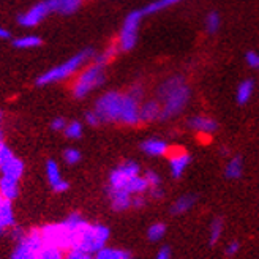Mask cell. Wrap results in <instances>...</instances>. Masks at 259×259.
I'll return each mask as SVG.
<instances>
[{"label": "cell", "instance_id": "10", "mask_svg": "<svg viewBox=\"0 0 259 259\" xmlns=\"http://www.w3.org/2000/svg\"><path fill=\"white\" fill-rule=\"evenodd\" d=\"M167 158H169V172H171L172 179H176V180L182 177L185 174V171L188 169V166L191 164V155L182 149L169 150Z\"/></svg>", "mask_w": 259, "mask_h": 259}, {"label": "cell", "instance_id": "23", "mask_svg": "<svg viewBox=\"0 0 259 259\" xmlns=\"http://www.w3.org/2000/svg\"><path fill=\"white\" fill-rule=\"evenodd\" d=\"M223 231H225V222L222 217H215L212 222H210V226H209V245L210 247H215V245L220 242L223 236Z\"/></svg>", "mask_w": 259, "mask_h": 259}, {"label": "cell", "instance_id": "7", "mask_svg": "<svg viewBox=\"0 0 259 259\" xmlns=\"http://www.w3.org/2000/svg\"><path fill=\"white\" fill-rule=\"evenodd\" d=\"M139 174H141V166L133 160H126V161L117 164L111 171L109 180H108V190L126 191L128 185L132 184V180L135 177H138Z\"/></svg>", "mask_w": 259, "mask_h": 259}, {"label": "cell", "instance_id": "11", "mask_svg": "<svg viewBox=\"0 0 259 259\" xmlns=\"http://www.w3.org/2000/svg\"><path fill=\"white\" fill-rule=\"evenodd\" d=\"M187 125L191 132H194L196 135H202V136H212L218 130L217 120L209 117V115H204V114L193 115V117L188 119Z\"/></svg>", "mask_w": 259, "mask_h": 259}, {"label": "cell", "instance_id": "25", "mask_svg": "<svg viewBox=\"0 0 259 259\" xmlns=\"http://www.w3.org/2000/svg\"><path fill=\"white\" fill-rule=\"evenodd\" d=\"M95 256L98 259H132V254H130V251L122 250V248H112V247L101 248Z\"/></svg>", "mask_w": 259, "mask_h": 259}, {"label": "cell", "instance_id": "35", "mask_svg": "<svg viewBox=\"0 0 259 259\" xmlns=\"http://www.w3.org/2000/svg\"><path fill=\"white\" fill-rule=\"evenodd\" d=\"M245 62H247V65L251 70H259V53H256V51H248V53L245 54Z\"/></svg>", "mask_w": 259, "mask_h": 259}, {"label": "cell", "instance_id": "27", "mask_svg": "<svg viewBox=\"0 0 259 259\" xmlns=\"http://www.w3.org/2000/svg\"><path fill=\"white\" fill-rule=\"evenodd\" d=\"M179 2H182V0H155V2H150L147 7L142 8V13H144V16L146 15H155V13H158L167 7H172Z\"/></svg>", "mask_w": 259, "mask_h": 259}, {"label": "cell", "instance_id": "6", "mask_svg": "<svg viewBox=\"0 0 259 259\" xmlns=\"http://www.w3.org/2000/svg\"><path fill=\"white\" fill-rule=\"evenodd\" d=\"M142 18H144L142 10H135L125 18L120 33H119V40H117V46L123 53H128V51H132L136 46Z\"/></svg>", "mask_w": 259, "mask_h": 259}, {"label": "cell", "instance_id": "21", "mask_svg": "<svg viewBox=\"0 0 259 259\" xmlns=\"http://www.w3.org/2000/svg\"><path fill=\"white\" fill-rule=\"evenodd\" d=\"M243 176V160L239 155L231 157L225 166V177L229 180H237Z\"/></svg>", "mask_w": 259, "mask_h": 259}, {"label": "cell", "instance_id": "36", "mask_svg": "<svg viewBox=\"0 0 259 259\" xmlns=\"http://www.w3.org/2000/svg\"><path fill=\"white\" fill-rule=\"evenodd\" d=\"M146 205H147L146 194H138V196H133L132 209H142V207H146Z\"/></svg>", "mask_w": 259, "mask_h": 259}, {"label": "cell", "instance_id": "37", "mask_svg": "<svg viewBox=\"0 0 259 259\" xmlns=\"http://www.w3.org/2000/svg\"><path fill=\"white\" fill-rule=\"evenodd\" d=\"M85 122L90 125V126H98L101 123L100 117H98V114L95 111H89L85 112Z\"/></svg>", "mask_w": 259, "mask_h": 259}, {"label": "cell", "instance_id": "28", "mask_svg": "<svg viewBox=\"0 0 259 259\" xmlns=\"http://www.w3.org/2000/svg\"><path fill=\"white\" fill-rule=\"evenodd\" d=\"M166 231H167V228L164 223H161V222L152 223L147 229V239L150 242H160L166 236Z\"/></svg>", "mask_w": 259, "mask_h": 259}, {"label": "cell", "instance_id": "40", "mask_svg": "<svg viewBox=\"0 0 259 259\" xmlns=\"http://www.w3.org/2000/svg\"><path fill=\"white\" fill-rule=\"evenodd\" d=\"M149 196L152 198V199H163L164 198V190H163V187H157V188H150L149 191Z\"/></svg>", "mask_w": 259, "mask_h": 259}, {"label": "cell", "instance_id": "32", "mask_svg": "<svg viewBox=\"0 0 259 259\" xmlns=\"http://www.w3.org/2000/svg\"><path fill=\"white\" fill-rule=\"evenodd\" d=\"M81 158H82V155H81V152L77 150V149L68 147V149L63 150V161L67 163V164H70V166L77 164V163L81 161Z\"/></svg>", "mask_w": 259, "mask_h": 259}, {"label": "cell", "instance_id": "18", "mask_svg": "<svg viewBox=\"0 0 259 259\" xmlns=\"http://www.w3.org/2000/svg\"><path fill=\"white\" fill-rule=\"evenodd\" d=\"M141 123H150L155 120H161V105L158 100H149L141 103Z\"/></svg>", "mask_w": 259, "mask_h": 259}, {"label": "cell", "instance_id": "13", "mask_svg": "<svg viewBox=\"0 0 259 259\" xmlns=\"http://www.w3.org/2000/svg\"><path fill=\"white\" fill-rule=\"evenodd\" d=\"M15 228V210H13V201L7 199L0 194V236L7 234Z\"/></svg>", "mask_w": 259, "mask_h": 259}, {"label": "cell", "instance_id": "9", "mask_svg": "<svg viewBox=\"0 0 259 259\" xmlns=\"http://www.w3.org/2000/svg\"><path fill=\"white\" fill-rule=\"evenodd\" d=\"M49 13H51V10H49V5L46 0L45 2H38L33 7H30L27 11L21 13L18 16V24L21 27H27V29L36 27L38 24L43 22L48 18Z\"/></svg>", "mask_w": 259, "mask_h": 259}, {"label": "cell", "instance_id": "31", "mask_svg": "<svg viewBox=\"0 0 259 259\" xmlns=\"http://www.w3.org/2000/svg\"><path fill=\"white\" fill-rule=\"evenodd\" d=\"M65 136H67L68 139H79L82 138V133H84V126L81 122L77 120H73V122H68L67 126H65L63 130Z\"/></svg>", "mask_w": 259, "mask_h": 259}, {"label": "cell", "instance_id": "34", "mask_svg": "<svg viewBox=\"0 0 259 259\" xmlns=\"http://www.w3.org/2000/svg\"><path fill=\"white\" fill-rule=\"evenodd\" d=\"M240 251V242L239 240H231L226 243L225 247V256L228 257H236V254H239Z\"/></svg>", "mask_w": 259, "mask_h": 259}, {"label": "cell", "instance_id": "26", "mask_svg": "<svg viewBox=\"0 0 259 259\" xmlns=\"http://www.w3.org/2000/svg\"><path fill=\"white\" fill-rule=\"evenodd\" d=\"M63 254H65L63 250L46 243H41V247L36 250V259H62Z\"/></svg>", "mask_w": 259, "mask_h": 259}, {"label": "cell", "instance_id": "41", "mask_svg": "<svg viewBox=\"0 0 259 259\" xmlns=\"http://www.w3.org/2000/svg\"><path fill=\"white\" fill-rule=\"evenodd\" d=\"M87 254L81 253V251H77V250H68L67 253L63 254L62 259H85Z\"/></svg>", "mask_w": 259, "mask_h": 259}, {"label": "cell", "instance_id": "16", "mask_svg": "<svg viewBox=\"0 0 259 259\" xmlns=\"http://www.w3.org/2000/svg\"><path fill=\"white\" fill-rule=\"evenodd\" d=\"M51 13H57L62 16H70L81 8L84 0H46Z\"/></svg>", "mask_w": 259, "mask_h": 259}, {"label": "cell", "instance_id": "22", "mask_svg": "<svg viewBox=\"0 0 259 259\" xmlns=\"http://www.w3.org/2000/svg\"><path fill=\"white\" fill-rule=\"evenodd\" d=\"M0 194L10 201H15L19 196V182L0 176Z\"/></svg>", "mask_w": 259, "mask_h": 259}, {"label": "cell", "instance_id": "4", "mask_svg": "<svg viewBox=\"0 0 259 259\" xmlns=\"http://www.w3.org/2000/svg\"><path fill=\"white\" fill-rule=\"evenodd\" d=\"M94 49H84L81 53L74 54L73 57H70L68 60H65L56 67L49 68L48 71H45L43 74L38 76L36 79V85H49V84H54V82H60L71 77L73 74L79 73L84 65H87L89 60L94 59Z\"/></svg>", "mask_w": 259, "mask_h": 259}, {"label": "cell", "instance_id": "20", "mask_svg": "<svg viewBox=\"0 0 259 259\" xmlns=\"http://www.w3.org/2000/svg\"><path fill=\"white\" fill-rule=\"evenodd\" d=\"M254 90H256V85H254V81L251 79H243L237 89H236V100L239 105H247V103L253 98L254 95Z\"/></svg>", "mask_w": 259, "mask_h": 259}, {"label": "cell", "instance_id": "24", "mask_svg": "<svg viewBox=\"0 0 259 259\" xmlns=\"http://www.w3.org/2000/svg\"><path fill=\"white\" fill-rule=\"evenodd\" d=\"M41 43L43 40L38 35H22L13 41V46L16 49H35L38 46H41Z\"/></svg>", "mask_w": 259, "mask_h": 259}, {"label": "cell", "instance_id": "5", "mask_svg": "<svg viewBox=\"0 0 259 259\" xmlns=\"http://www.w3.org/2000/svg\"><path fill=\"white\" fill-rule=\"evenodd\" d=\"M106 81V71L105 65L100 63H90L84 67L79 73H77L76 79L73 82V97L77 100H82L87 95H90L94 90L100 89Z\"/></svg>", "mask_w": 259, "mask_h": 259}, {"label": "cell", "instance_id": "19", "mask_svg": "<svg viewBox=\"0 0 259 259\" xmlns=\"http://www.w3.org/2000/svg\"><path fill=\"white\" fill-rule=\"evenodd\" d=\"M198 202V196L196 194H193V193H187V194H182V196H179L172 204H171V215L174 217H180V215H185L188 213L194 204Z\"/></svg>", "mask_w": 259, "mask_h": 259}, {"label": "cell", "instance_id": "39", "mask_svg": "<svg viewBox=\"0 0 259 259\" xmlns=\"http://www.w3.org/2000/svg\"><path fill=\"white\" fill-rule=\"evenodd\" d=\"M67 120H65L63 117H56L53 119V122H51V128L54 130V132H63L65 126H67Z\"/></svg>", "mask_w": 259, "mask_h": 259}, {"label": "cell", "instance_id": "8", "mask_svg": "<svg viewBox=\"0 0 259 259\" xmlns=\"http://www.w3.org/2000/svg\"><path fill=\"white\" fill-rule=\"evenodd\" d=\"M16 248L11 254V259H36V250L41 247V237L38 229H32L16 240Z\"/></svg>", "mask_w": 259, "mask_h": 259}, {"label": "cell", "instance_id": "33", "mask_svg": "<svg viewBox=\"0 0 259 259\" xmlns=\"http://www.w3.org/2000/svg\"><path fill=\"white\" fill-rule=\"evenodd\" d=\"M144 179L147 180V185H149V190L150 188H157V187H161V177L158 172H155L152 169L146 171L144 172Z\"/></svg>", "mask_w": 259, "mask_h": 259}, {"label": "cell", "instance_id": "14", "mask_svg": "<svg viewBox=\"0 0 259 259\" xmlns=\"http://www.w3.org/2000/svg\"><path fill=\"white\" fill-rule=\"evenodd\" d=\"M141 150L149 157H166L171 147L161 138H149L141 142Z\"/></svg>", "mask_w": 259, "mask_h": 259}, {"label": "cell", "instance_id": "42", "mask_svg": "<svg viewBox=\"0 0 259 259\" xmlns=\"http://www.w3.org/2000/svg\"><path fill=\"white\" fill-rule=\"evenodd\" d=\"M10 36H11L10 30H7L5 27H0V40H8Z\"/></svg>", "mask_w": 259, "mask_h": 259}, {"label": "cell", "instance_id": "43", "mask_svg": "<svg viewBox=\"0 0 259 259\" xmlns=\"http://www.w3.org/2000/svg\"><path fill=\"white\" fill-rule=\"evenodd\" d=\"M85 259H98L95 254H90V256H85Z\"/></svg>", "mask_w": 259, "mask_h": 259}, {"label": "cell", "instance_id": "17", "mask_svg": "<svg viewBox=\"0 0 259 259\" xmlns=\"http://www.w3.org/2000/svg\"><path fill=\"white\" fill-rule=\"evenodd\" d=\"M108 198H109V202H111V207L114 212H125L128 209H132L133 196L126 191L108 190Z\"/></svg>", "mask_w": 259, "mask_h": 259}, {"label": "cell", "instance_id": "2", "mask_svg": "<svg viewBox=\"0 0 259 259\" xmlns=\"http://www.w3.org/2000/svg\"><path fill=\"white\" fill-rule=\"evenodd\" d=\"M111 231L108 226L100 223H89L79 215L74 213L71 250H77L87 256L97 254L101 248L106 247Z\"/></svg>", "mask_w": 259, "mask_h": 259}, {"label": "cell", "instance_id": "3", "mask_svg": "<svg viewBox=\"0 0 259 259\" xmlns=\"http://www.w3.org/2000/svg\"><path fill=\"white\" fill-rule=\"evenodd\" d=\"M157 97L161 105V120H169L187 108L191 92L182 76H171L158 85Z\"/></svg>", "mask_w": 259, "mask_h": 259}, {"label": "cell", "instance_id": "1", "mask_svg": "<svg viewBox=\"0 0 259 259\" xmlns=\"http://www.w3.org/2000/svg\"><path fill=\"white\" fill-rule=\"evenodd\" d=\"M141 100L142 97L133 94L132 90L125 94L119 90H109L97 100L94 111L98 114L101 123L136 126L141 123Z\"/></svg>", "mask_w": 259, "mask_h": 259}, {"label": "cell", "instance_id": "29", "mask_svg": "<svg viewBox=\"0 0 259 259\" xmlns=\"http://www.w3.org/2000/svg\"><path fill=\"white\" fill-rule=\"evenodd\" d=\"M220 25H222V18H220V15L217 11H210L209 15L205 16V21H204L205 32L213 35L220 30Z\"/></svg>", "mask_w": 259, "mask_h": 259}, {"label": "cell", "instance_id": "44", "mask_svg": "<svg viewBox=\"0 0 259 259\" xmlns=\"http://www.w3.org/2000/svg\"><path fill=\"white\" fill-rule=\"evenodd\" d=\"M0 142H4V133H2V130H0Z\"/></svg>", "mask_w": 259, "mask_h": 259}, {"label": "cell", "instance_id": "15", "mask_svg": "<svg viewBox=\"0 0 259 259\" xmlns=\"http://www.w3.org/2000/svg\"><path fill=\"white\" fill-rule=\"evenodd\" d=\"M0 176L2 177H8L13 180H19L24 176V163L21 158H18L16 155H11L8 160H5L2 164H0Z\"/></svg>", "mask_w": 259, "mask_h": 259}, {"label": "cell", "instance_id": "38", "mask_svg": "<svg viewBox=\"0 0 259 259\" xmlns=\"http://www.w3.org/2000/svg\"><path fill=\"white\" fill-rule=\"evenodd\" d=\"M155 259H172V250L167 245H163L157 251V254H155Z\"/></svg>", "mask_w": 259, "mask_h": 259}, {"label": "cell", "instance_id": "12", "mask_svg": "<svg viewBox=\"0 0 259 259\" xmlns=\"http://www.w3.org/2000/svg\"><path fill=\"white\" fill-rule=\"evenodd\" d=\"M46 177H48V182H49V185H51V188H53L54 193L68 191L70 184L65 179H62L60 167H59L57 161L48 160V163H46Z\"/></svg>", "mask_w": 259, "mask_h": 259}, {"label": "cell", "instance_id": "30", "mask_svg": "<svg viewBox=\"0 0 259 259\" xmlns=\"http://www.w3.org/2000/svg\"><path fill=\"white\" fill-rule=\"evenodd\" d=\"M117 51H120L119 49V46H117V43H114V45H111L105 53H101V54H95L94 56V62L95 63H100V65H106L115 57V54H117Z\"/></svg>", "mask_w": 259, "mask_h": 259}]
</instances>
